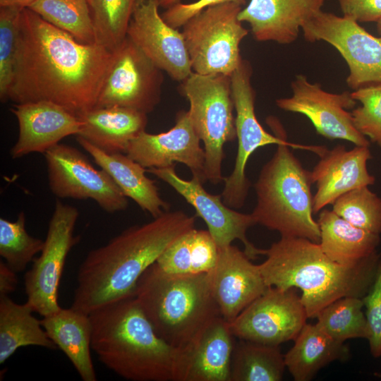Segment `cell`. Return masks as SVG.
I'll use <instances>...</instances> for the list:
<instances>
[{"instance_id":"cell-1","label":"cell","mask_w":381,"mask_h":381,"mask_svg":"<svg viewBox=\"0 0 381 381\" xmlns=\"http://www.w3.org/2000/svg\"><path fill=\"white\" fill-rule=\"evenodd\" d=\"M111 55L102 45L82 43L24 8L7 100L52 102L78 116L95 107Z\"/></svg>"},{"instance_id":"cell-2","label":"cell","mask_w":381,"mask_h":381,"mask_svg":"<svg viewBox=\"0 0 381 381\" xmlns=\"http://www.w3.org/2000/svg\"><path fill=\"white\" fill-rule=\"evenodd\" d=\"M195 224V216L167 210L90 250L78 269L71 308L89 315L109 303L133 296L145 270Z\"/></svg>"},{"instance_id":"cell-3","label":"cell","mask_w":381,"mask_h":381,"mask_svg":"<svg viewBox=\"0 0 381 381\" xmlns=\"http://www.w3.org/2000/svg\"><path fill=\"white\" fill-rule=\"evenodd\" d=\"M92 349L109 369L132 381H183L185 349L162 339L134 296L89 314Z\"/></svg>"},{"instance_id":"cell-4","label":"cell","mask_w":381,"mask_h":381,"mask_svg":"<svg viewBox=\"0 0 381 381\" xmlns=\"http://www.w3.org/2000/svg\"><path fill=\"white\" fill-rule=\"evenodd\" d=\"M264 255L267 258L259 267L266 285L300 289L310 318L339 298L363 297L374 282L380 258L376 254L358 266H344L328 258L318 243L284 236L265 249Z\"/></svg>"},{"instance_id":"cell-5","label":"cell","mask_w":381,"mask_h":381,"mask_svg":"<svg viewBox=\"0 0 381 381\" xmlns=\"http://www.w3.org/2000/svg\"><path fill=\"white\" fill-rule=\"evenodd\" d=\"M207 273L172 274L155 262L137 282L134 297L156 334L172 346L187 349L221 316Z\"/></svg>"},{"instance_id":"cell-6","label":"cell","mask_w":381,"mask_h":381,"mask_svg":"<svg viewBox=\"0 0 381 381\" xmlns=\"http://www.w3.org/2000/svg\"><path fill=\"white\" fill-rule=\"evenodd\" d=\"M287 144L277 145L262 167L254 188L256 205L251 212L256 224L281 236L320 243V231L313 219L310 171L305 169Z\"/></svg>"},{"instance_id":"cell-7","label":"cell","mask_w":381,"mask_h":381,"mask_svg":"<svg viewBox=\"0 0 381 381\" xmlns=\"http://www.w3.org/2000/svg\"><path fill=\"white\" fill-rule=\"evenodd\" d=\"M251 75V66L244 59L241 61L231 75L238 149L234 169L230 175L224 178V185L221 195L223 202L234 210L241 208L248 197L250 182L246 176V166L250 157L259 147L272 144H287L292 148L306 150L319 156L327 149L325 146L303 145L289 142L286 131L275 116H270L266 119L274 135L267 132L255 115V92L250 83Z\"/></svg>"},{"instance_id":"cell-8","label":"cell","mask_w":381,"mask_h":381,"mask_svg":"<svg viewBox=\"0 0 381 381\" xmlns=\"http://www.w3.org/2000/svg\"><path fill=\"white\" fill-rule=\"evenodd\" d=\"M181 90L190 104L188 111L193 126L204 145L206 181L217 185L224 180V145L236 138L231 76L193 71L182 81Z\"/></svg>"},{"instance_id":"cell-9","label":"cell","mask_w":381,"mask_h":381,"mask_svg":"<svg viewBox=\"0 0 381 381\" xmlns=\"http://www.w3.org/2000/svg\"><path fill=\"white\" fill-rule=\"evenodd\" d=\"M241 9L233 2L212 6L184 23L181 32L193 72L232 75L242 60L241 42L248 33L238 18Z\"/></svg>"},{"instance_id":"cell-10","label":"cell","mask_w":381,"mask_h":381,"mask_svg":"<svg viewBox=\"0 0 381 381\" xmlns=\"http://www.w3.org/2000/svg\"><path fill=\"white\" fill-rule=\"evenodd\" d=\"M78 217L77 207L56 200L40 255L25 274L26 302L42 317L61 308L58 290L67 255L80 238L73 234Z\"/></svg>"},{"instance_id":"cell-11","label":"cell","mask_w":381,"mask_h":381,"mask_svg":"<svg viewBox=\"0 0 381 381\" xmlns=\"http://www.w3.org/2000/svg\"><path fill=\"white\" fill-rule=\"evenodd\" d=\"M95 107H120L145 114L159 103L163 71L128 37L113 51Z\"/></svg>"},{"instance_id":"cell-12","label":"cell","mask_w":381,"mask_h":381,"mask_svg":"<svg viewBox=\"0 0 381 381\" xmlns=\"http://www.w3.org/2000/svg\"><path fill=\"white\" fill-rule=\"evenodd\" d=\"M44 154L49 188L56 197L92 199L108 213L128 208L127 197L111 177L77 148L59 143Z\"/></svg>"},{"instance_id":"cell-13","label":"cell","mask_w":381,"mask_h":381,"mask_svg":"<svg viewBox=\"0 0 381 381\" xmlns=\"http://www.w3.org/2000/svg\"><path fill=\"white\" fill-rule=\"evenodd\" d=\"M301 29L307 41L323 40L339 52L349 68L346 83L351 89L381 83V37L370 35L351 18L322 10Z\"/></svg>"},{"instance_id":"cell-14","label":"cell","mask_w":381,"mask_h":381,"mask_svg":"<svg viewBox=\"0 0 381 381\" xmlns=\"http://www.w3.org/2000/svg\"><path fill=\"white\" fill-rule=\"evenodd\" d=\"M307 318L296 288L269 286L230 323V327L237 339L279 346L294 340Z\"/></svg>"},{"instance_id":"cell-15","label":"cell","mask_w":381,"mask_h":381,"mask_svg":"<svg viewBox=\"0 0 381 381\" xmlns=\"http://www.w3.org/2000/svg\"><path fill=\"white\" fill-rule=\"evenodd\" d=\"M147 172L169 184L195 209V216L205 222L219 248L229 246L237 239L243 243V251L250 260L265 254V249L255 247L246 236L248 229L256 224L251 213L239 212L229 207L223 202L221 194L208 193L199 179L181 178L175 166L149 168Z\"/></svg>"},{"instance_id":"cell-16","label":"cell","mask_w":381,"mask_h":381,"mask_svg":"<svg viewBox=\"0 0 381 381\" xmlns=\"http://www.w3.org/2000/svg\"><path fill=\"white\" fill-rule=\"evenodd\" d=\"M293 95L276 100L277 106L286 111L308 117L316 132L329 140H344L356 146H367L370 142L354 126L351 113L346 111L356 104L350 92L330 93L318 83H310L306 76L296 75L291 83Z\"/></svg>"},{"instance_id":"cell-17","label":"cell","mask_w":381,"mask_h":381,"mask_svg":"<svg viewBox=\"0 0 381 381\" xmlns=\"http://www.w3.org/2000/svg\"><path fill=\"white\" fill-rule=\"evenodd\" d=\"M157 0H136L127 36L163 71L182 82L192 72L182 32L159 13Z\"/></svg>"},{"instance_id":"cell-18","label":"cell","mask_w":381,"mask_h":381,"mask_svg":"<svg viewBox=\"0 0 381 381\" xmlns=\"http://www.w3.org/2000/svg\"><path fill=\"white\" fill-rule=\"evenodd\" d=\"M188 111H180L176 123L168 131L157 134L145 131L128 144L126 154L146 169L165 168L176 163L186 165L192 177L206 182L205 154Z\"/></svg>"},{"instance_id":"cell-19","label":"cell","mask_w":381,"mask_h":381,"mask_svg":"<svg viewBox=\"0 0 381 381\" xmlns=\"http://www.w3.org/2000/svg\"><path fill=\"white\" fill-rule=\"evenodd\" d=\"M250 260L244 251L231 244L219 248L216 265L207 273L220 315L229 323L268 287L259 265Z\"/></svg>"},{"instance_id":"cell-20","label":"cell","mask_w":381,"mask_h":381,"mask_svg":"<svg viewBox=\"0 0 381 381\" xmlns=\"http://www.w3.org/2000/svg\"><path fill=\"white\" fill-rule=\"evenodd\" d=\"M18 123V137L10 150L13 159L34 152L44 153L64 138L78 135L80 119L63 107L48 101L15 104L10 109Z\"/></svg>"},{"instance_id":"cell-21","label":"cell","mask_w":381,"mask_h":381,"mask_svg":"<svg viewBox=\"0 0 381 381\" xmlns=\"http://www.w3.org/2000/svg\"><path fill=\"white\" fill-rule=\"evenodd\" d=\"M310 171L313 183L317 191L313 196V213L327 205H332L343 194L355 188L375 183V177L367 169V162L372 158L367 146H356L348 150L338 145L327 149Z\"/></svg>"},{"instance_id":"cell-22","label":"cell","mask_w":381,"mask_h":381,"mask_svg":"<svg viewBox=\"0 0 381 381\" xmlns=\"http://www.w3.org/2000/svg\"><path fill=\"white\" fill-rule=\"evenodd\" d=\"M323 4L324 0H250L238 18L249 23L257 41L290 44Z\"/></svg>"},{"instance_id":"cell-23","label":"cell","mask_w":381,"mask_h":381,"mask_svg":"<svg viewBox=\"0 0 381 381\" xmlns=\"http://www.w3.org/2000/svg\"><path fill=\"white\" fill-rule=\"evenodd\" d=\"M235 338L222 316L212 320L185 349L183 381H230Z\"/></svg>"},{"instance_id":"cell-24","label":"cell","mask_w":381,"mask_h":381,"mask_svg":"<svg viewBox=\"0 0 381 381\" xmlns=\"http://www.w3.org/2000/svg\"><path fill=\"white\" fill-rule=\"evenodd\" d=\"M76 140L123 193L143 211L155 218L169 210V204L161 198L155 181L146 176V168L126 153H107L78 135Z\"/></svg>"},{"instance_id":"cell-25","label":"cell","mask_w":381,"mask_h":381,"mask_svg":"<svg viewBox=\"0 0 381 381\" xmlns=\"http://www.w3.org/2000/svg\"><path fill=\"white\" fill-rule=\"evenodd\" d=\"M77 116L83 123L78 136L109 154L126 153L147 123V114L120 107H94Z\"/></svg>"},{"instance_id":"cell-26","label":"cell","mask_w":381,"mask_h":381,"mask_svg":"<svg viewBox=\"0 0 381 381\" xmlns=\"http://www.w3.org/2000/svg\"><path fill=\"white\" fill-rule=\"evenodd\" d=\"M317 222L320 231L319 245L333 261L356 267L377 254L380 234L358 228L327 209L320 211Z\"/></svg>"},{"instance_id":"cell-27","label":"cell","mask_w":381,"mask_h":381,"mask_svg":"<svg viewBox=\"0 0 381 381\" xmlns=\"http://www.w3.org/2000/svg\"><path fill=\"white\" fill-rule=\"evenodd\" d=\"M41 324L50 339L68 357L81 379L95 381L91 358L92 324L89 315L70 308L43 317Z\"/></svg>"},{"instance_id":"cell-28","label":"cell","mask_w":381,"mask_h":381,"mask_svg":"<svg viewBox=\"0 0 381 381\" xmlns=\"http://www.w3.org/2000/svg\"><path fill=\"white\" fill-rule=\"evenodd\" d=\"M294 341L284 355V361L296 381L310 380L325 365L335 361H345L350 356L344 342L332 338L316 324L306 323Z\"/></svg>"},{"instance_id":"cell-29","label":"cell","mask_w":381,"mask_h":381,"mask_svg":"<svg viewBox=\"0 0 381 381\" xmlns=\"http://www.w3.org/2000/svg\"><path fill=\"white\" fill-rule=\"evenodd\" d=\"M26 302L19 304L8 296H0V363H4L19 348L37 346L52 350L58 347L48 337L41 320Z\"/></svg>"},{"instance_id":"cell-30","label":"cell","mask_w":381,"mask_h":381,"mask_svg":"<svg viewBox=\"0 0 381 381\" xmlns=\"http://www.w3.org/2000/svg\"><path fill=\"white\" fill-rule=\"evenodd\" d=\"M219 248L208 230L192 229L171 243L156 261L172 274L207 273L217 261Z\"/></svg>"},{"instance_id":"cell-31","label":"cell","mask_w":381,"mask_h":381,"mask_svg":"<svg viewBox=\"0 0 381 381\" xmlns=\"http://www.w3.org/2000/svg\"><path fill=\"white\" fill-rule=\"evenodd\" d=\"M232 354L230 381H279L286 368L279 346L238 339Z\"/></svg>"},{"instance_id":"cell-32","label":"cell","mask_w":381,"mask_h":381,"mask_svg":"<svg viewBox=\"0 0 381 381\" xmlns=\"http://www.w3.org/2000/svg\"><path fill=\"white\" fill-rule=\"evenodd\" d=\"M28 8L78 41L96 43L88 0H35Z\"/></svg>"},{"instance_id":"cell-33","label":"cell","mask_w":381,"mask_h":381,"mask_svg":"<svg viewBox=\"0 0 381 381\" xmlns=\"http://www.w3.org/2000/svg\"><path fill=\"white\" fill-rule=\"evenodd\" d=\"M363 306L361 298L346 296L339 298L319 313L316 325L339 341L356 338L368 339L369 331L362 310Z\"/></svg>"},{"instance_id":"cell-34","label":"cell","mask_w":381,"mask_h":381,"mask_svg":"<svg viewBox=\"0 0 381 381\" xmlns=\"http://www.w3.org/2000/svg\"><path fill=\"white\" fill-rule=\"evenodd\" d=\"M96 43L113 52L126 37L136 0H89Z\"/></svg>"},{"instance_id":"cell-35","label":"cell","mask_w":381,"mask_h":381,"mask_svg":"<svg viewBox=\"0 0 381 381\" xmlns=\"http://www.w3.org/2000/svg\"><path fill=\"white\" fill-rule=\"evenodd\" d=\"M25 214L20 212L15 222L0 218V255L16 272H23L41 252L44 241L30 236L25 228Z\"/></svg>"},{"instance_id":"cell-36","label":"cell","mask_w":381,"mask_h":381,"mask_svg":"<svg viewBox=\"0 0 381 381\" xmlns=\"http://www.w3.org/2000/svg\"><path fill=\"white\" fill-rule=\"evenodd\" d=\"M332 207L337 215L352 225L373 234L381 233V199L368 186L343 194Z\"/></svg>"},{"instance_id":"cell-37","label":"cell","mask_w":381,"mask_h":381,"mask_svg":"<svg viewBox=\"0 0 381 381\" xmlns=\"http://www.w3.org/2000/svg\"><path fill=\"white\" fill-rule=\"evenodd\" d=\"M24 8H0V99L4 102L12 84L21 11Z\"/></svg>"},{"instance_id":"cell-38","label":"cell","mask_w":381,"mask_h":381,"mask_svg":"<svg viewBox=\"0 0 381 381\" xmlns=\"http://www.w3.org/2000/svg\"><path fill=\"white\" fill-rule=\"evenodd\" d=\"M351 95L361 104L351 112L355 128L381 146V83L364 86Z\"/></svg>"},{"instance_id":"cell-39","label":"cell","mask_w":381,"mask_h":381,"mask_svg":"<svg viewBox=\"0 0 381 381\" xmlns=\"http://www.w3.org/2000/svg\"><path fill=\"white\" fill-rule=\"evenodd\" d=\"M362 299L365 307L370 352L374 357H379L381 356V254L374 282Z\"/></svg>"},{"instance_id":"cell-40","label":"cell","mask_w":381,"mask_h":381,"mask_svg":"<svg viewBox=\"0 0 381 381\" xmlns=\"http://www.w3.org/2000/svg\"><path fill=\"white\" fill-rule=\"evenodd\" d=\"M228 2L236 3L242 6L245 4L246 0H198L188 4L179 2L167 8L162 17L167 24L177 29L203 9Z\"/></svg>"},{"instance_id":"cell-41","label":"cell","mask_w":381,"mask_h":381,"mask_svg":"<svg viewBox=\"0 0 381 381\" xmlns=\"http://www.w3.org/2000/svg\"><path fill=\"white\" fill-rule=\"evenodd\" d=\"M343 16L357 22H377L381 18V0H337Z\"/></svg>"},{"instance_id":"cell-42","label":"cell","mask_w":381,"mask_h":381,"mask_svg":"<svg viewBox=\"0 0 381 381\" xmlns=\"http://www.w3.org/2000/svg\"><path fill=\"white\" fill-rule=\"evenodd\" d=\"M16 274L6 262L0 261V296H8L15 291L18 284Z\"/></svg>"},{"instance_id":"cell-43","label":"cell","mask_w":381,"mask_h":381,"mask_svg":"<svg viewBox=\"0 0 381 381\" xmlns=\"http://www.w3.org/2000/svg\"><path fill=\"white\" fill-rule=\"evenodd\" d=\"M35 0H0V6H17L28 8Z\"/></svg>"},{"instance_id":"cell-44","label":"cell","mask_w":381,"mask_h":381,"mask_svg":"<svg viewBox=\"0 0 381 381\" xmlns=\"http://www.w3.org/2000/svg\"><path fill=\"white\" fill-rule=\"evenodd\" d=\"M159 7L164 8H168L179 2H181V0H157Z\"/></svg>"},{"instance_id":"cell-45","label":"cell","mask_w":381,"mask_h":381,"mask_svg":"<svg viewBox=\"0 0 381 381\" xmlns=\"http://www.w3.org/2000/svg\"><path fill=\"white\" fill-rule=\"evenodd\" d=\"M377 30L381 37V18L377 22Z\"/></svg>"},{"instance_id":"cell-46","label":"cell","mask_w":381,"mask_h":381,"mask_svg":"<svg viewBox=\"0 0 381 381\" xmlns=\"http://www.w3.org/2000/svg\"><path fill=\"white\" fill-rule=\"evenodd\" d=\"M89 1V0H88Z\"/></svg>"}]
</instances>
